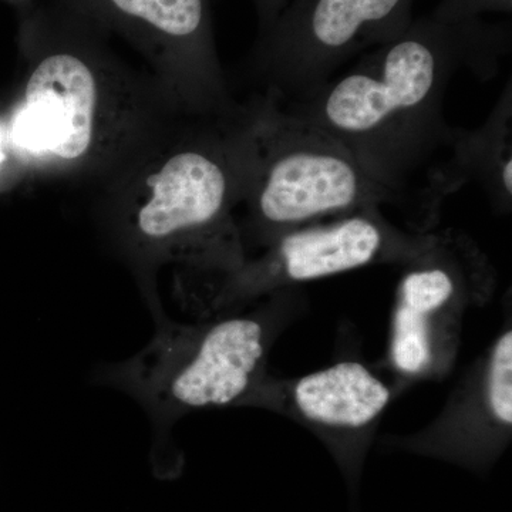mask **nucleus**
<instances>
[{"label":"nucleus","instance_id":"7","mask_svg":"<svg viewBox=\"0 0 512 512\" xmlns=\"http://www.w3.org/2000/svg\"><path fill=\"white\" fill-rule=\"evenodd\" d=\"M412 0H295L271 26L256 62L265 96L293 103L332 80L350 57L410 25Z\"/></svg>","mask_w":512,"mask_h":512},{"label":"nucleus","instance_id":"5","mask_svg":"<svg viewBox=\"0 0 512 512\" xmlns=\"http://www.w3.org/2000/svg\"><path fill=\"white\" fill-rule=\"evenodd\" d=\"M434 231L416 232L387 220L383 208L293 229L261 255L220 274H198L183 291L200 319L239 311L288 288L372 265L403 266L430 244Z\"/></svg>","mask_w":512,"mask_h":512},{"label":"nucleus","instance_id":"11","mask_svg":"<svg viewBox=\"0 0 512 512\" xmlns=\"http://www.w3.org/2000/svg\"><path fill=\"white\" fill-rule=\"evenodd\" d=\"M456 161L464 183H477L497 214L512 208V86L508 80L490 116L476 130L461 128Z\"/></svg>","mask_w":512,"mask_h":512},{"label":"nucleus","instance_id":"13","mask_svg":"<svg viewBox=\"0 0 512 512\" xmlns=\"http://www.w3.org/2000/svg\"><path fill=\"white\" fill-rule=\"evenodd\" d=\"M261 3L266 19H268V26L271 28V26L274 25L275 20L279 18V15H281L286 0H261Z\"/></svg>","mask_w":512,"mask_h":512},{"label":"nucleus","instance_id":"2","mask_svg":"<svg viewBox=\"0 0 512 512\" xmlns=\"http://www.w3.org/2000/svg\"><path fill=\"white\" fill-rule=\"evenodd\" d=\"M154 336L136 356L103 366L101 382L130 394L164 440L181 417L222 407H252L268 377L276 340L308 311L302 288L272 293L247 311L175 322L148 293Z\"/></svg>","mask_w":512,"mask_h":512},{"label":"nucleus","instance_id":"10","mask_svg":"<svg viewBox=\"0 0 512 512\" xmlns=\"http://www.w3.org/2000/svg\"><path fill=\"white\" fill-rule=\"evenodd\" d=\"M97 106L92 69L69 53L47 56L26 84L19 140L59 160H79L92 148Z\"/></svg>","mask_w":512,"mask_h":512},{"label":"nucleus","instance_id":"3","mask_svg":"<svg viewBox=\"0 0 512 512\" xmlns=\"http://www.w3.org/2000/svg\"><path fill=\"white\" fill-rule=\"evenodd\" d=\"M255 160L254 109L235 126L205 131L148 175L128 215L134 254L148 266L177 261L191 274L232 271L247 259L234 207Z\"/></svg>","mask_w":512,"mask_h":512},{"label":"nucleus","instance_id":"9","mask_svg":"<svg viewBox=\"0 0 512 512\" xmlns=\"http://www.w3.org/2000/svg\"><path fill=\"white\" fill-rule=\"evenodd\" d=\"M512 437L511 320L477 357L429 426L386 436L394 450L485 471L497 463Z\"/></svg>","mask_w":512,"mask_h":512},{"label":"nucleus","instance_id":"6","mask_svg":"<svg viewBox=\"0 0 512 512\" xmlns=\"http://www.w3.org/2000/svg\"><path fill=\"white\" fill-rule=\"evenodd\" d=\"M394 295L386 367L397 396L441 380L456 366L464 319L493 298L497 271L473 238L436 229L420 254L402 266Z\"/></svg>","mask_w":512,"mask_h":512},{"label":"nucleus","instance_id":"1","mask_svg":"<svg viewBox=\"0 0 512 512\" xmlns=\"http://www.w3.org/2000/svg\"><path fill=\"white\" fill-rule=\"evenodd\" d=\"M466 67L484 79L494 74L487 40L468 22L423 20L316 92L279 104L345 147L393 195L407 228L431 232L444 200L464 185L461 128L447 123L444 96Z\"/></svg>","mask_w":512,"mask_h":512},{"label":"nucleus","instance_id":"12","mask_svg":"<svg viewBox=\"0 0 512 512\" xmlns=\"http://www.w3.org/2000/svg\"><path fill=\"white\" fill-rule=\"evenodd\" d=\"M121 12L144 20L165 35L191 39L205 20L204 0H111Z\"/></svg>","mask_w":512,"mask_h":512},{"label":"nucleus","instance_id":"8","mask_svg":"<svg viewBox=\"0 0 512 512\" xmlns=\"http://www.w3.org/2000/svg\"><path fill=\"white\" fill-rule=\"evenodd\" d=\"M397 396L359 355L345 352L309 375L269 373L252 407L281 414L315 434L356 488L382 417Z\"/></svg>","mask_w":512,"mask_h":512},{"label":"nucleus","instance_id":"4","mask_svg":"<svg viewBox=\"0 0 512 512\" xmlns=\"http://www.w3.org/2000/svg\"><path fill=\"white\" fill-rule=\"evenodd\" d=\"M255 160L238 224L245 252L264 249L293 229L396 201L345 147L285 110L272 97L256 100Z\"/></svg>","mask_w":512,"mask_h":512}]
</instances>
